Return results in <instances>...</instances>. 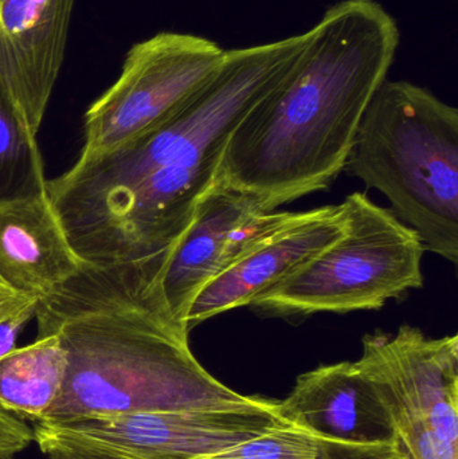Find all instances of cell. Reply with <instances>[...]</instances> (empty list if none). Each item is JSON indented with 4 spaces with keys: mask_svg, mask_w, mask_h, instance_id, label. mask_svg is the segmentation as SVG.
<instances>
[{
    "mask_svg": "<svg viewBox=\"0 0 458 459\" xmlns=\"http://www.w3.org/2000/svg\"><path fill=\"white\" fill-rule=\"evenodd\" d=\"M172 248L109 266L83 262L38 299V336H56L66 356L64 388L42 423L260 401L215 379L194 356L190 332L169 312L161 286Z\"/></svg>",
    "mask_w": 458,
    "mask_h": 459,
    "instance_id": "cell-1",
    "label": "cell"
},
{
    "mask_svg": "<svg viewBox=\"0 0 458 459\" xmlns=\"http://www.w3.org/2000/svg\"><path fill=\"white\" fill-rule=\"evenodd\" d=\"M307 34L289 74L231 132L215 178L264 212L327 190L346 169L401 42L397 21L376 0H341Z\"/></svg>",
    "mask_w": 458,
    "mask_h": 459,
    "instance_id": "cell-2",
    "label": "cell"
},
{
    "mask_svg": "<svg viewBox=\"0 0 458 459\" xmlns=\"http://www.w3.org/2000/svg\"><path fill=\"white\" fill-rule=\"evenodd\" d=\"M308 35L225 50L222 64L160 126L108 155L48 180L56 212L93 201L169 166L218 172L226 142L242 118L289 74Z\"/></svg>",
    "mask_w": 458,
    "mask_h": 459,
    "instance_id": "cell-3",
    "label": "cell"
},
{
    "mask_svg": "<svg viewBox=\"0 0 458 459\" xmlns=\"http://www.w3.org/2000/svg\"><path fill=\"white\" fill-rule=\"evenodd\" d=\"M344 169L384 194L425 250L457 264V108L409 81H385Z\"/></svg>",
    "mask_w": 458,
    "mask_h": 459,
    "instance_id": "cell-4",
    "label": "cell"
},
{
    "mask_svg": "<svg viewBox=\"0 0 458 459\" xmlns=\"http://www.w3.org/2000/svg\"><path fill=\"white\" fill-rule=\"evenodd\" d=\"M344 232L333 245L249 305L263 317L376 310L424 286L425 246L394 212L354 193L341 204Z\"/></svg>",
    "mask_w": 458,
    "mask_h": 459,
    "instance_id": "cell-5",
    "label": "cell"
},
{
    "mask_svg": "<svg viewBox=\"0 0 458 459\" xmlns=\"http://www.w3.org/2000/svg\"><path fill=\"white\" fill-rule=\"evenodd\" d=\"M358 368L376 388L405 459H458V336L403 324L362 340Z\"/></svg>",
    "mask_w": 458,
    "mask_h": 459,
    "instance_id": "cell-6",
    "label": "cell"
},
{
    "mask_svg": "<svg viewBox=\"0 0 458 459\" xmlns=\"http://www.w3.org/2000/svg\"><path fill=\"white\" fill-rule=\"evenodd\" d=\"M225 48L209 38L160 32L126 54L118 80L91 105L77 163L108 155L169 120L218 69Z\"/></svg>",
    "mask_w": 458,
    "mask_h": 459,
    "instance_id": "cell-7",
    "label": "cell"
},
{
    "mask_svg": "<svg viewBox=\"0 0 458 459\" xmlns=\"http://www.w3.org/2000/svg\"><path fill=\"white\" fill-rule=\"evenodd\" d=\"M279 403L261 396L257 403L230 409L144 412L51 426L145 459H196L289 423Z\"/></svg>",
    "mask_w": 458,
    "mask_h": 459,
    "instance_id": "cell-8",
    "label": "cell"
},
{
    "mask_svg": "<svg viewBox=\"0 0 458 459\" xmlns=\"http://www.w3.org/2000/svg\"><path fill=\"white\" fill-rule=\"evenodd\" d=\"M75 0H0V85L35 136L58 80Z\"/></svg>",
    "mask_w": 458,
    "mask_h": 459,
    "instance_id": "cell-9",
    "label": "cell"
},
{
    "mask_svg": "<svg viewBox=\"0 0 458 459\" xmlns=\"http://www.w3.org/2000/svg\"><path fill=\"white\" fill-rule=\"evenodd\" d=\"M343 232L341 204L311 210L306 220L273 235L212 278L188 310V331L229 310L249 307L336 242Z\"/></svg>",
    "mask_w": 458,
    "mask_h": 459,
    "instance_id": "cell-10",
    "label": "cell"
},
{
    "mask_svg": "<svg viewBox=\"0 0 458 459\" xmlns=\"http://www.w3.org/2000/svg\"><path fill=\"white\" fill-rule=\"evenodd\" d=\"M279 409L288 422L328 438L400 447L386 407L355 361L304 372Z\"/></svg>",
    "mask_w": 458,
    "mask_h": 459,
    "instance_id": "cell-11",
    "label": "cell"
},
{
    "mask_svg": "<svg viewBox=\"0 0 458 459\" xmlns=\"http://www.w3.org/2000/svg\"><path fill=\"white\" fill-rule=\"evenodd\" d=\"M263 212L255 199L220 186L210 188L199 202L190 226L169 254L161 281L169 312L187 331L194 299L231 264L236 230Z\"/></svg>",
    "mask_w": 458,
    "mask_h": 459,
    "instance_id": "cell-12",
    "label": "cell"
},
{
    "mask_svg": "<svg viewBox=\"0 0 458 459\" xmlns=\"http://www.w3.org/2000/svg\"><path fill=\"white\" fill-rule=\"evenodd\" d=\"M82 264L48 190L0 206V275L16 290L45 299Z\"/></svg>",
    "mask_w": 458,
    "mask_h": 459,
    "instance_id": "cell-13",
    "label": "cell"
},
{
    "mask_svg": "<svg viewBox=\"0 0 458 459\" xmlns=\"http://www.w3.org/2000/svg\"><path fill=\"white\" fill-rule=\"evenodd\" d=\"M66 356L54 334L0 358V409L24 422H42L61 395Z\"/></svg>",
    "mask_w": 458,
    "mask_h": 459,
    "instance_id": "cell-14",
    "label": "cell"
},
{
    "mask_svg": "<svg viewBox=\"0 0 458 459\" xmlns=\"http://www.w3.org/2000/svg\"><path fill=\"white\" fill-rule=\"evenodd\" d=\"M398 446L347 444L292 423L274 426L249 441L196 459H401Z\"/></svg>",
    "mask_w": 458,
    "mask_h": 459,
    "instance_id": "cell-15",
    "label": "cell"
},
{
    "mask_svg": "<svg viewBox=\"0 0 458 459\" xmlns=\"http://www.w3.org/2000/svg\"><path fill=\"white\" fill-rule=\"evenodd\" d=\"M48 190L37 136L0 85V206Z\"/></svg>",
    "mask_w": 458,
    "mask_h": 459,
    "instance_id": "cell-16",
    "label": "cell"
},
{
    "mask_svg": "<svg viewBox=\"0 0 458 459\" xmlns=\"http://www.w3.org/2000/svg\"><path fill=\"white\" fill-rule=\"evenodd\" d=\"M32 436L48 459H145L48 423H34Z\"/></svg>",
    "mask_w": 458,
    "mask_h": 459,
    "instance_id": "cell-17",
    "label": "cell"
},
{
    "mask_svg": "<svg viewBox=\"0 0 458 459\" xmlns=\"http://www.w3.org/2000/svg\"><path fill=\"white\" fill-rule=\"evenodd\" d=\"M34 441L32 429L24 420L0 409V455L15 457Z\"/></svg>",
    "mask_w": 458,
    "mask_h": 459,
    "instance_id": "cell-18",
    "label": "cell"
},
{
    "mask_svg": "<svg viewBox=\"0 0 458 459\" xmlns=\"http://www.w3.org/2000/svg\"><path fill=\"white\" fill-rule=\"evenodd\" d=\"M38 299L16 290L0 275V324L34 310Z\"/></svg>",
    "mask_w": 458,
    "mask_h": 459,
    "instance_id": "cell-19",
    "label": "cell"
},
{
    "mask_svg": "<svg viewBox=\"0 0 458 459\" xmlns=\"http://www.w3.org/2000/svg\"><path fill=\"white\" fill-rule=\"evenodd\" d=\"M32 317H35V309L0 324V358L16 348L15 342L19 332Z\"/></svg>",
    "mask_w": 458,
    "mask_h": 459,
    "instance_id": "cell-20",
    "label": "cell"
},
{
    "mask_svg": "<svg viewBox=\"0 0 458 459\" xmlns=\"http://www.w3.org/2000/svg\"><path fill=\"white\" fill-rule=\"evenodd\" d=\"M0 459H15V457H11V455H0Z\"/></svg>",
    "mask_w": 458,
    "mask_h": 459,
    "instance_id": "cell-21",
    "label": "cell"
}]
</instances>
